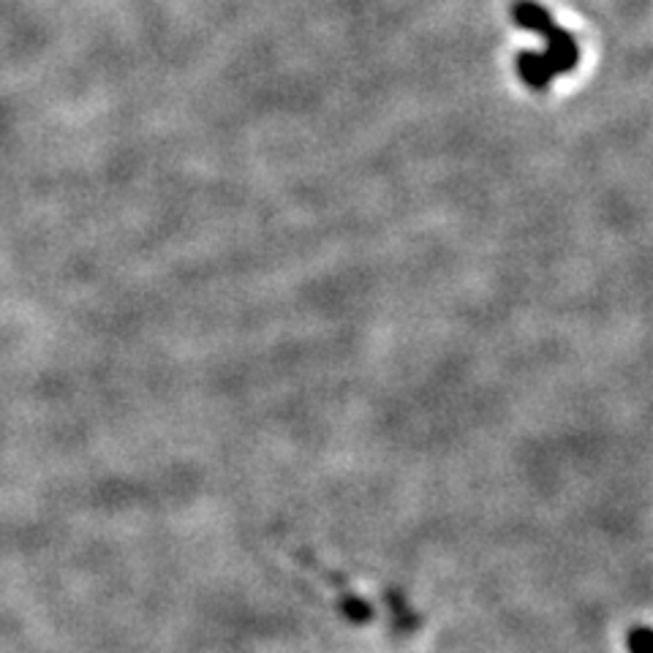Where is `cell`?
<instances>
[{
	"mask_svg": "<svg viewBox=\"0 0 653 653\" xmlns=\"http://www.w3.org/2000/svg\"><path fill=\"white\" fill-rule=\"evenodd\" d=\"M651 643H653V638L645 627L634 629V632L629 634V651L632 653H651Z\"/></svg>",
	"mask_w": 653,
	"mask_h": 653,
	"instance_id": "cell-3",
	"label": "cell"
},
{
	"mask_svg": "<svg viewBox=\"0 0 653 653\" xmlns=\"http://www.w3.org/2000/svg\"><path fill=\"white\" fill-rule=\"evenodd\" d=\"M512 16L520 27L540 33V36L545 38L547 49L542 52V58L547 60L553 74H567V71H572L575 65H578L580 60L578 44H575L572 33H567L564 27H558L556 22H553L551 11L542 9V5L534 3V0H518L512 9Z\"/></svg>",
	"mask_w": 653,
	"mask_h": 653,
	"instance_id": "cell-1",
	"label": "cell"
},
{
	"mask_svg": "<svg viewBox=\"0 0 653 653\" xmlns=\"http://www.w3.org/2000/svg\"><path fill=\"white\" fill-rule=\"evenodd\" d=\"M518 74L520 80H523L529 87H534V90H545V87L551 85L553 76H556L551 65H547V60L542 58V52H520Z\"/></svg>",
	"mask_w": 653,
	"mask_h": 653,
	"instance_id": "cell-2",
	"label": "cell"
}]
</instances>
